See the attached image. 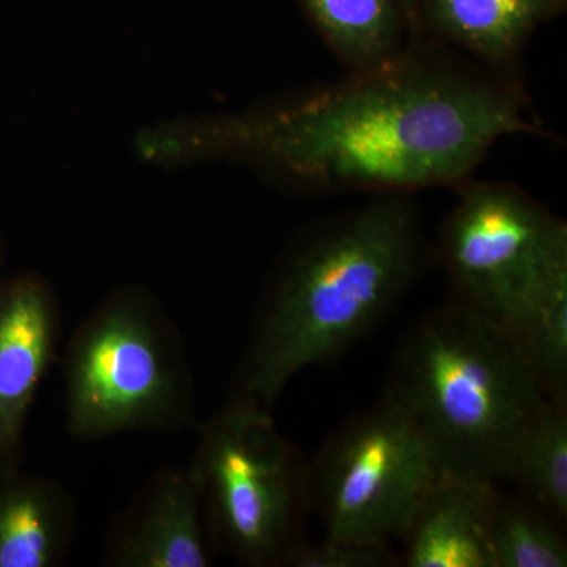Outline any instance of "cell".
Here are the masks:
<instances>
[{"instance_id": "obj_2", "label": "cell", "mask_w": 567, "mask_h": 567, "mask_svg": "<svg viewBox=\"0 0 567 567\" xmlns=\"http://www.w3.org/2000/svg\"><path fill=\"white\" fill-rule=\"evenodd\" d=\"M421 259L423 233L406 194H377L300 235L265 286L230 399L274 413L295 375L385 319Z\"/></svg>"}, {"instance_id": "obj_18", "label": "cell", "mask_w": 567, "mask_h": 567, "mask_svg": "<svg viewBox=\"0 0 567 567\" xmlns=\"http://www.w3.org/2000/svg\"><path fill=\"white\" fill-rule=\"evenodd\" d=\"M402 14H404L409 31L413 37L420 35V0H395Z\"/></svg>"}, {"instance_id": "obj_13", "label": "cell", "mask_w": 567, "mask_h": 567, "mask_svg": "<svg viewBox=\"0 0 567 567\" xmlns=\"http://www.w3.org/2000/svg\"><path fill=\"white\" fill-rule=\"evenodd\" d=\"M312 24L349 73L382 69L406 51L395 0H303Z\"/></svg>"}, {"instance_id": "obj_4", "label": "cell", "mask_w": 567, "mask_h": 567, "mask_svg": "<svg viewBox=\"0 0 567 567\" xmlns=\"http://www.w3.org/2000/svg\"><path fill=\"white\" fill-rule=\"evenodd\" d=\"M78 442L199 427L185 342L155 293L122 284L78 324L62 358Z\"/></svg>"}, {"instance_id": "obj_6", "label": "cell", "mask_w": 567, "mask_h": 567, "mask_svg": "<svg viewBox=\"0 0 567 567\" xmlns=\"http://www.w3.org/2000/svg\"><path fill=\"white\" fill-rule=\"evenodd\" d=\"M442 252L458 303L513 331L567 276V226L507 183H462Z\"/></svg>"}, {"instance_id": "obj_19", "label": "cell", "mask_w": 567, "mask_h": 567, "mask_svg": "<svg viewBox=\"0 0 567 567\" xmlns=\"http://www.w3.org/2000/svg\"><path fill=\"white\" fill-rule=\"evenodd\" d=\"M3 262H6V244H3L2 234H0V278H2Z\"/></svg>"}, {"instance_id": "obj_10", "label": "cell", "mask_w": 567, "mask_h": 567, "mask_svg": "<svg viewBox=\"0 0 567 567\" xmlns=\"http://www.w3.org/2000/svg\"><path fill=\"white\" fill-rule=\"evenodd\" d=\"M498 487L439 472L417 499L401 543L406 567H495L492 520Z\"/></svg>"}, {"instance_id": "obj_3", "label": "cell", "mask_w": 567, "mask_h": 567, "mask_svg": "<svg viewBox=\"0 0 567 567\" xmlns=\"http://www.w3.org/2000/svg\"><path fill=\"white\" fill-rule=\"evenodd\" d=\"M385 398L415 425L440 472L498 483L511 480L547 395L509 331L454 301L410 328Z\"/></svg>"}, {"instance_id": "obj_5", "label": "cell", "mask_w": 567, "mask_h": 567, "mask_svg": "<svg viewBox=\"0 0 567 567\" xmlns=\"http://www.w3.org/2000/svg\"><path fill=\"white\" fill-rule=\"evenodd\" d=\"M203 495L213 547L251 567H282L305 543L308 464L274 413L229 399L199 424L188 465Z\"/></svg>"}, {"instance_id": "obj_15", "label": "cell", "mask_w": 567, "mask_h": 567, "mask_svg": "<svg viewBox=\"0 0 567 567\" xmlns=\"http://www.w3.org/2000/svg\"><path fill=\"white\" fill-rule=\"evenodd\" d=\"M491 539L495 567L567 566L559 522L524 496L498 492Z\"/></svg>"}, {"instance_id": "obj_8", "label": "cell", "mask_w": 567, "mask_h": 567, "mask_svg": "<svg viewBox=\"0 0 567 567\" xmlns=\"http://www.w3.org/2000/svg\"><path fill=\"white\" fill-rule=\"evenodd\" d=\"M62 308L39 271L0 278V475L22 468L33 405L59 360Z\"/></svg>"}, {"instance_id": "obj_11", "label": "cell", "mask_w": 567, "mask_h": 567, "mask_svg": "<svg viewBox=\"0 0 567 567\" xmlns=\"http://www.w3.org/2000/svg\"><path fill=\"white\" fill-rule=\"evenodd\" d=\"M80 513L70 488L24 470L0 475V567H58L76 539Z\"/></svg>"}, {"instance_id": "obj_16", "label": "cell", "mask_w": 567, "mask_h": 567, "mask_svg": "<svg viewBox=\"0 0 567 567\" xmlns=\"http://www.w3.org/2000/svg\"><path fill=\"white\" fill-rule=\"evenodd\" d=\"M509 334L544 394L567 402V276L529 306Z\"/></svg>"}, {"instance_id": "obj_7", "label": "cell", "mask_w": 567, "mask_h": 567, "mask_svg": "<svg viewBox=\"0 0 567 567\" xmlns=\"http://www.w3.org/2000/svg\"><path fill=\"white\" fill-rule=\"evenodd\" d=\"M439 472L415 425L383 398L342 424L308 464L309 506L327 536L390 546Z\"/></svg>"}, {"instance_id": "obj_14", "label": "cell", "mask_w": 567, "mask_h": 567, "mask_svg": "<svg viewBox=\"0 0 567 567\" xmlns=\"http://www.w3.org/2000/svg\"><path fill=\"white\" fill-rule=\"evenodd\" d=\"M511 480L520 496L557 522L567 516V402L546 399L529 421Z\"/></svg>"}, {"instance_id": "obj_9", "label": "cell", "mask_w": 567, "mask_h": 567, "mask_svg": "<svg viewBox=\"0 0 567 567\" xmlns=\"http://www.w3.org/2000/svg\"><path fill=\"white\" fill-rule=\"evenodd\" d=\"M210 532L189 466H166L148 477L104 540L103 565L114 567H207Z\"/></svg>"}, {"instance_id": "obj_12", "label": "cell", "mask_w": 567, "mask_h": 567, "mask_svg": "<svg viewBox=\"0 0 567 567\" xmlns=\"http://www.w3.org/2000/svg\"><path fill=\"white\" fill-rule=\"evenodd\" d=\"M561 0H420V25L491 65L520 54Z\"/></svg>"}, {"instance_id": "obj_1", "label": "cell", "mask_w": 567, "mask_h": 567, "mask_svg": "<svg viewBox=\"0 0 567 567\" xmlns=\"http://www.w3.org/2000/svg\"><path fill=\"white\" fill-rule=\"evenodd\" d=\"M539 132L511 82L406 48L336 84L148 123L133 152L156 169L226 162L286 188L377 196L462 185L496 142Z\"/></svg>"}, {"instance_id": "obj_17", "label": "cell", "mask_w": 567, "mask_h": 567, "mask_svg": "<svg viewBox=\"0 0 567 567\" xmlns=\"http://www.w3.org/2000/svg\"><path fill=\"white\" fill-rule=\"evenodd\" d=\"M399 558L386 544L324 537L323 543L312 546L301 543L287 558L289 567H391Z\"/></svg>"}]
</instances>
